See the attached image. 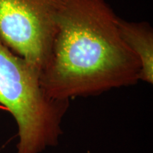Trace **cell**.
<instances>
[{
    "label": "cell",
    "instance_id": "cell-1",
    "mask_svg": "<svg viewBox=\"0 0 153 153\" xmlns=\"http://www.w3.org/2000/svg\"><path fill=\"white\" fill-rule=\"evenodd\" d=\"M106 0H65L40 74L50 98L70 101L140 81V63L120 37Z\"/></svg>",
    "mask_w": 153,
    "mask_h": 153
},
{
    "label": "cell",
    "instance_id": "cell-3",
    "mask_svg": "<svg viewBox=\"0 0 153 153\" xmlns=\"http://www.w3.org/2000/svg\"><path fill=\"white\" fill-rule=\"evenodd\" d=\"M65 0H0V40L41 72Z\"/></svg>",
    "mask_w": 153,
    "mask_h": 153
},
{
    "label": "cell",
    "instance_id": "cell-4",
    "mask_svg": "<svg viewBox=\"0 0 153 153\" xmlns=\"http://www.w3.org/2000/svg\"><path fill=\"white\" fill-rule=\"evenodd\" d=\"M118 28L124 43L140 63V81L153 83V29L146 22H128L118 17Z\"/></svg>",
    "mask_w": 153,
    "mask_h": 153
},
{
    "label": "cell",
    "instance_id": "cell-2",
    "mask_svg": "<svg viewBox=\"0 0 153 153\" xmlns=\"http://www.w3.org/2000/svg\"><path fill=\"white\" fill-rule=\"evenodd\" d=\"M69 102L48 97L39 72L0 40V108L16 120V153H41L56 145Z\"/></svg>",
    "mask_w": 153,
    "mask_h": 153
}]
</instances>
